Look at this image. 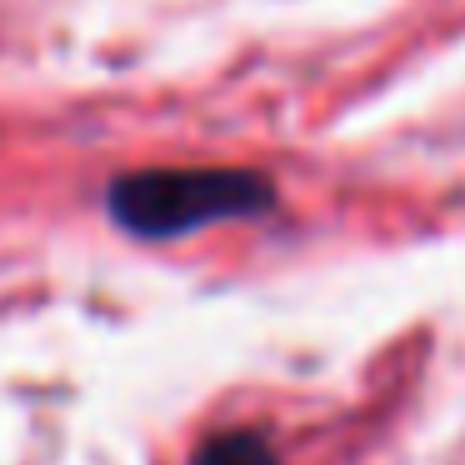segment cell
Here are the masks:
<instances>
[{"mask_svg": "<svg viewBox=\"0 0 465 465\" xmlns=\"http://www.w3.org/2000/svg\"><path fill=\"white\" fill-rule=\"evenodd\" d=\"M191 465H281L265 430H221L195 445Z\"/></svg>", "mask_w": 465, "mask_h": 465, "instance_id": "2", "label": "cell"}, {"mask_svg": "<svg viewBox=\"0 0 465 465\" xmlns=\"http://www.w3.org/2000/svg\"><path fill=\"white\" fill-rule=\"evenodd\" d=\"M275 201L281 195L261 171H131L105 185V215L141 241H181L205 225L261 221Z\"/></svg>", "mask_w": 465, "mask_h": 465, "instance_id": "1", "label": "cell"}]
</instances>
